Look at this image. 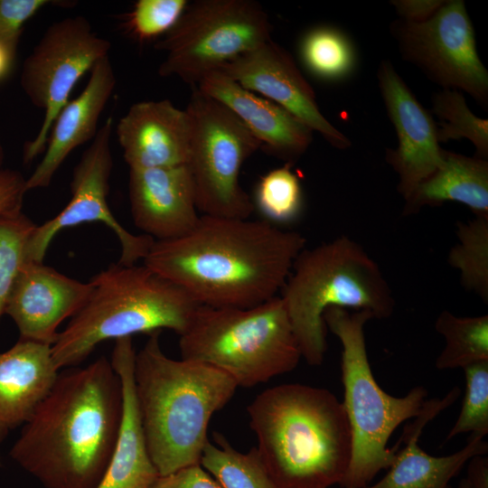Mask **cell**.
Returning a JSON list of instances; mask_svg holds the SVG:
<instances>
[{"instance_id":"cell-11","label":"cell","mask_w":488,"mask_h":488,"mask_svg":"<svg viewBox=\"0 0 488 488\" xmlns=\"http://www.w3.org/2000/svg\"><path fill=\"white\" fill-rule=\"evenodd\" d=\"M111 43L99 36L81 15L51 24L24 60L21 87L31 103L44 111L35 137L24 143L23 159L29 164L46 147L52 126L80 79L102 58Z\"/></svg>"},{"instance_id":"cell-40","label":"cell","mask_w":488,"mask_h":488,"mask_svg":"<svg viewBox=\"0 0 488 488\" xmlns=\"http://www.w3.org/2000/svg\"><path fill=\"white\" fill-rule=\"evenodd\" d=\"M4 161H5V149L0 139V169L3 168Z\"/></svg>"},{"instance_id":"cell-37","label":"cell","mask_w":488,"mask_h":488,"mask_svg":"<svg viewBox=\"0 0 488 488\" xmlns=\"http://www.w3.org/2000/svg\"><path fill=\"white\" fill-rule=\"evenodd\" d=\"M399 19L410 23H422L430 19L443 5L445 0H391Z\"/></svg>"},{"instance_id":"cell-13","label":"cell","mask_w":488,"mask_h":488,"mask_svg":"<svg viewBox=\"0 0 488 488\" xmlns=\"http://www.w3.org/2000/svg\"><path fill=\"white\" fill-rule=\"evenodd\" d=\"M112 129L113 118L108 117L73 170L70 201L55 217L36 225L25 246L24 261L42 262L52 240L60 231L86 222H102L113 230L121 247L119 264L136 265L146 257L155 239L128 231L114 217L108 204L113 168Z\"/></svg>"},{"instance_id":"cell-3","label":"cell","mask_w":488,"mask_h":488,"mask_svg":"<svg viewBox=\"0 0 488 488\" xmlns=\"http://www.w3.org/2000/svg\"><path fill=\"white\" fill-rule=\"evenodd\" d=\"M257 451L276 488H329L343 480L352 432L343 402L326 389L277 385L248 406Z\"/></svg>"},{"instance_id":"cell-28","label":"cell","mask_w":488,"mask_h":488,"mask_svg":"<svg viewBox=\"0 0 488 488\" xmlns=\"http://www.w3.org/2000/svg\"><path fill=\"white\" fill-rule=\"evenodd\" d=\"M457 243L448 253V264L458 270L462 286L488 303V217L456 223Z\"/></svg>"},{"instance_id":"cell-14","label":"cell","mask_w":488,"mask_h":488,"mask_svg":"<svg viewBox=\"0 0 488 488\" xmlns=\"http://www.w3.org/2000/svg\"><path fill=\"white\" fill-rule=\"evenodd\" d=\"M378 87L398 137L396 148H387L385 160L399 176L397 190L406 201L441 164L443 149L432 114L417 99L389 60L380 61Z\"/></svg>"},{"instance_id":"cell-8","label":"cell","mask_w":488,"mask_h":488,"mask_svg":"<svg viewBox=\"0 0 488 488\" xmlns=\"http://www.w3.org/2000/svg\"><path fill=\"white\" fill-rule=\"evenodd\" d=\"M179 336L182 359L215 367L238 387H253L291 371L302 357L278 296L244 308L199 305Z\"/></svg>"},{"instance_id":"cell-2","label":"cell","mask_w":488,"mask_h":488,"mask_svg":"<svg viewBox=\"0 0 488 488\" xmlns=\"http://www.w3.org/2000/svg\"><path fill=\"white\" fill-rule=\"evenodd\" d=\"M123 414L119 376L105 356L59 371L10 456L44 488H97Z\"/></svg>"},{"instance_id":"cell-25","label":"cell","mask_w":488,"mask_h":488,"mask_svg":"<svg viewBox=\"0 0 488 488\" xmlns=\"http://www.w3.org/2000/svg\"><path fill=\"white\" fill-rule=\"evenodd\" d=\"M298 55L305 70L325 82L346 80L357 68L352 41L333 25H316L306 31L299 41Z\"/></svg>"},{"instance_id":"cell-6","label":"cell","mask_w":488,"mask_h":488,"mask_svg":"<svg viewBox=\"0 0 488 488\" xmlns=\"http://www.w3.org/2000/svg\"><path fill=\"white\" fill-rule=\"evenodd\" d=\"M281 292L301 356L314 366L323 363L327 351L323 318L327 308L366 310L374 318L385 319L395 307L378 264L347 236L305 248Z\"/></svg>"},{"instance_id":"cell-39","label":"cell","mask_w":488,"mask_h":488,"mask_svg":"<svg viewBox=\"0 0 488 488\" xmlns=\"http://www.w3.org/2000/svg\"><path fill=\"white\" fill-rule=\"evenodd\" d=\"M16 52L0 42V82L10 75L14 68Z\"/></svg>"},{"instance_id":"cell-17","label":"cell","mask_w":488,"mask_h":488,"mask_svg":"<svg viewBox=\"0 0 488 488\" xmlns=\"http://www.w3.org/2000/svg\"><path fill=\"white\" fill-rule=\"evenodd\" d=\"M128 195L135 225L155 240L188 233L201 217L188 164L129 169Z\"/></svg>"},{"instance_id":"cell-22","label":"cell","mask_w":488,"mask_h":488,"mask_svg":"<svg viewBox=\"0 0 488 488\" xmlns=\"http://www.w3.org/2000/svg\"><path fill=\"white\" fill-rule=\"evenodd\" d=\"M135 357L132 337L115 341L110 361L122 384L123 414L112 456L97 488H151L159 476L148 452L137 407Z\"/></svg>"},{"instance_id":"cell-33","label":"cell","mask_w":488,"mask_h":488,"mask_svg":"<svg viewBox=\"0 0 488 488\" xmlns=\"http://www.w3.org/2000/svg\"><path fill=\"white\" fill-rule=\"evenodd\" d=\"M187 0H138L127 14V27L140 42L163 37L185 11Z\"/></svg>"},{"instance_id":"cell-16","label":"cell","mask_w":488,"mask_h":488,"mask_svg":"<svg viewBox=\"0 0 488 488\" xmlns=\"http://www.w3.org/2000/svg\"><path fill=\"white\" fill-rule=\"evenodd\" d=\"M90 291L89 282L69 277L43 262L23 261L5 314L17 326L20 340L52 346L60 324L83 306Z\"/></svg>"},{"instance_id":"cell-36","label":"cell","mask_w":488,"mask_h":488,"mask_svg":"<svg viewBox=\"0 0 488 488\" xmlns=\"http://www.w3.org/2000/svg\"><path fill=\"white\" fill-rule=\"evenodd\" d=\"M26 179L16 170L0 169V217L22 210Z\"/></svg>"},{"instance_id":"cell-23","label":"cell","mask_w":488,"mask_h":488,"mask_svg":"<svg viewBox=\"0 0 488 488\" xmlns=\"http://www.w3.org/2000/svg\"><path fill=\"white\" fill-rule=\"evenodd\" d=\"M59 371L48 344L19 339L0 353V446L31 418Z\"/></svg>"},{"instance_id":"cell-29","label":"cell","mask_w":488,"mask_h":488,"mask_svg":"<svg viewBox=\"0 0 488 488\" xmlns=\"http://www.w3.org/2000/svg\"><path fill=\"white\" fill-rule=\"evenodd\" d=\"M431 103V114L438 119V143L466 138L474 145L475 156L488 159V120L473 114L460 91L442 89L432 95Z\"/></svg>"},{"instance_id":"cell-19","label":"cell","mask_w":488,"mask_h":488,"mask_svg":"<svg viewBox=\"0 0 488 488\" xmlns=\"http://www.w3.org/2000/svg\"><path fill=\"white\" fill-rule=\"evenodd\" d=\"M116 134L129 169L187 164L191 121L187 111L167 99L133 104L119 119Z\"/></svg>"},{"instance_id":"cell-18","label":"cell","mask_w":488,"mask_h":488,"mask_svg":"<svg viewBox=\"0 0 488 488\" xmlns=\"http://www.w3.org/2000/svg\"><path fill=\"white\" fill-rule=\"evenodd\" d=\"M195 88L229 108L259 142L260 148L286 164L293 165L313 141L314 131L305 124L221 70L209 72Z\"/></svg>"},{"instance_id":"cell-35","label":"cell","mask_w":488,"mask_h":488,"mask_svg":"<svg viewBox=\"0 0 488 488\" xmlns=\"http://www.w3.org/2000/svg\"><path fill=\"white\" fill-rule=\"evenodd\" d=\"M151 488H221L200 464L158 476Z\"/></svg>"},{"instance_id":"cell-31","label":"cell","mask_w":488,"mask_h":488,"mask_svg":"<svg viewBox=\"0 0 488 488\" xmlns=\"http://www.w3.org/2000/svg\"><path fill=\"white\" fill-rule=\"evenodd\" d=\"M36 227L22 210L0 217V317L14 280L24 261L27 240Z\"/></svg>"},{"instance_id":"cell-34","label":"cell","mask_w":488,"mask_h":488,"mask_svg":"<svg viewBox=\"0 0 488 488\" xmlns=\"http://www.w3.org/2000/svg\"><path fill=\"white\" fill-rule=\"evenodd\" d=\"M70 1L0 0V42L17 51L24 24L48 5L71 6Z\"/></svg>"},{"instance_id":"cell-20","label":"cell","mask_w":488,"mask_h":488,"mask_svg":"<svg viewBox=\"0 0 488 488\" xmlns=\"http://www.w3.org/2000/svg\"><path fill=\"white\" fill-rule=\"evenodd\" d=\"M460 393L456 386L442 399H427L420 414L404 428L400 439L405 446L398 450L388 473L376 483L364 488H453L450 482L464 465L472 457L487 454L488 445L483 436L471 434L463 448L445 456L426 453L418 440L427 423L451 406Z\"/></svg>"},{"instance_id":"cell-24","label":"cell","mask_w":488,"mask_h":488,"mask_svg":"<svg viewBox=\"0 0 488 488\" xmlns=\"http://www.w3.org/2000/svg\"><path fill=\"white\" fill-rule=\"evenodd\" d=\"M446 202L465 205L475 217H488V160L443 149L441 164L405 201L403 215Z\"/></svg>"},{"instance_id":"cell-12","label":"cell","mask_w":488,"mask_h":488,"mask_svg":"<svg viewBox=\"0 0 488 488\" xmlns=\"http://www.w3.org/2000/svg\"><path fill=\"white\" fill-rule=\"evenodd\" d=\"M401 58L442 89L465 91L488 108V70L482 62L465 1L445 0L428 20L389 24Z\"/></svg>"},{"instance_id":"cell-1","label":"cell","mask_w":488,"mask_h":488,"mask_svg":"<svg viewBox=\"0 0 488 488\" xmlns=\"http://www.w3.org/2000/svg\"><path fill=\"white\" fill-rule=\"evenodd\" d=\"M305 244L267 221L201 215L188 233L155 240L144 265L200 305L244 308L277 296Z\"/></svg>"},{"instance_id":"cell-7","label":"cell","mask_w":488,"mask_h":488,"mask_svg":"<svg viewBox=\"0 0 488 488\" xmlns=\"http://www.w3.org/2000/svg\"><path fill=\"white\" fill-rule=\"evenodd\" d=\"M323 318L343 345V404L352 432V457L340 486L364 488L393 464L400 443L388 448V440L401 423L420 414L427 391L418 386L399 398L379 386L369 362L364 336L366 323L374 318L371 312L330 307Z\"/></svg>"},{"instance_id":"cell-32","label":"cell","mask_w":488,"mask_h":488,"mask_svg":"<svg viewBox=\"0 0 488 488\" xmlns=\"http://www.w3.org/2000/svg\"><path fill=\"white\" fill-rule=\"evenodd\" d=\"M465 391L462 408L445 442L463 433L485 436L488 433V361L463 369Z\"/></svg>"},{"instance_id":"cell-10","label":"cell","mask_w":488,"mask_h":488,"mask_svg":"<svg viewBox=\"0 0 488 488\" xmlns=\"http://www.w3.org/2000/svg\"><path fill=\"white\" fill-rule=\"evenodd\" d=\"M185 110L191 121L187 164L198 210L202 215L249 219L254 204L239 173L259 142L229 108L195 87Z\"/></svg>"},{"instance_id":"cell-30","label":"cell","mask_w":488,"mask_h":488,"mask_svg":"<svg viewBox=\"0 0 488 488\" xmlns=\"http://www.w3.org/2000/svg\"><path fill=\"white\" fill-rule=\"evenodd\" d=\"M286 164L262 176L255 189L254 205L267 221L289 223L303 209V192L298 177ZM265 220V221H266Z\"/></svg>"},{"instance_id":"cell-26","label":"cell","mask_w":488,"mask_h":488,"mask_svg":"<svg viewBox=\"0 0 488 488\" xmlns=\"http://www.w3.org/2000/svg\"><path fill=\"white\" fill-rule=\"evenodd\" d=\"M435 329L446 342L436 360V369H464L488 361L487 314L457 316L444 310L436 320Z\"/></svg>"},{"instance_id":"cell-38","label":"cell","mask_w":488,"mask_h":488,"mask_svg":"<svg viewBox=\"0 0 488 488\" xmlns=\"http://www.w3.org/2000/svg\"><path fill=\"white\" fill-rule=\"evenodd\" d=\"M468 488H488V459L484 455H475L468 461Z\"/></svg>"},{"instance_id":"cell-41","label":"cell","mask_w":488,"mask_h":488,"mask_svg":"<svg viewBox=\"0 0 488 488\" xmlns=\"http://www.w3.org/2000/svg\"><path fill=\"white\" fill-rule=\"evenodd\" d=\"M458 488H468L467 482H466L465 478H464V479H462L460 481Z\"/></svg>"},{"instance_id":"cell-4","label":"cell","mask_w":488,"mask_h":488,"mask_svg":"<svg viewBox=\"0 0 488 488\" xmlns=\"http://www.w3.org/2000/svg\"><path fill=\"white\" fill-rule=\"evenodd\" d=\"M160 333L149 334L136 352L133 376L148 452L162 476L200 464L211 418L238 385L209 364L168 357Z\"/></svg>"},{"instance_id":"cell-21","label":"cell","mask_w":488,"mask_h":488,"mask_svg":"<svg viewBox=\"0 0 488 488\" xmlns=\"http://www.w3.org/2000/svg\"><path fill=\"white\" fill-rule=\"evenodd\" d=\"M116 86L109 56L99 60L80 94L70 100L57 115L47 140L44 155L26 179L27 192L50 185L56 172L78 146L95 137L99 117Z\"/></svg>"},{"instance_id":"cell-5","label":"cell","mask_w":488,"mask_h":488,"mask_svg":"<svg viewBox=\"0 0 488 488\" xmlns=\"http://www.w3.org/2000/svg\"><path fill=\"white\" fill-rule=\"evenodd\" d=\"M90 294L52 345L57 369L82 362L102 342L172 330L179 335L200 305L183 288L142 266L111 264L89 280Z\"/></svg>"},{"instance_id":"cell-15","label":"cell","mask_w":488,"mask_h":488,"mask_svg":"<svg viewBox=\"0 0 488 488\" xmlns=\"http://www.w3.org/2000/svg\"><path fill=\"white\" fill-rule=\"evenodd\" d=\"M243 88L282 107L333 147L345 150L351 140L322 114L313 88L292 56L269 40L218 68Z\"/></svg>"},{"instance_id":"cell-27","label":"cell","mask_w":488,"mask_h":488,"mask_svg":"<svg viewBox=\"0 0 488 488\" xmlns=\"http://www.w3.org/2000/svg\"><path fill=\"white\" fill-rule=\"evenodd\" d=\"M212 437L214 444H206L200 465L221 488H276L256 447L241 453L222 434L213 432Z\"/></svg>"},{"instance_id":"cell-9","label":"cell","mask_w":488,"mask_h":488,"mask_svg":"<svg viewBox=\"0 0 488 488\" xmlns=\"http://www.w3.org/2000/svg\"><path fill=\"white\" fill-rule=\"evenodd\" d=\"M271 24L253 0H196L155 44L165 57L161 77L196 87L209 72L271 40Z\"/></svg>"}]
</instances>
